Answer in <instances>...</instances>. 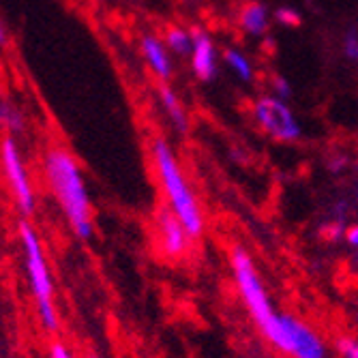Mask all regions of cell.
I'll return each mask as SVG.
<instances>
[{"label": "cell", "mask_w": 358, "mask_h": 358, "mask_svg": "<svg viewBox=\"0 0 358 358\" xmlns=\"http://www.w3.org/2000/svg\"><path fill=\"white\" fill-rule=\"evenodd\" d=\"M164 41L168 45V50L178 56V58H187L191 56L193 50V35H191V28L178 26V24H170L164 32Z\"/></svg>", "instance_id": "obj_14"}, {"label": "cell", "mask_w": 358, "mask_h": 358, "mask_svg": "<svg viewBox=\"0 0 358 358\" xmlns=\"http://www.w3.org/2000/svg\"><path fill=\"white\" fill-rule=\"evenodd\" d=\"M273 22H277L283 28H299V26H303V13L296 7L279 5L273 11Z\"/></svg>", "instance_id": "obj_15"}, {"label": "cell", "mask_w": 358, "mask_h": 358, "mask_svg": "<svg viewBox=\"0 0 358 358\" xmlns=\"http://www.w3.org/2000/svg\"><path fill=\"white\" fill-rule=\"evenodd\" d=\"M292 358H327V343L315 329L292 313H281V335L275 345Z\"/></svg>", "instance_id": "obj_6"}, {"label": "cell", "mask_w": 358, "mask_h": 358, "mask_svg": "<svg viewBox=\"0 0 358 358\" xmlns=\"http://www.w3.org/2000/svg\"><path fill=\"white\" fill-rule=\"evenodd\" d=\"M7 41V30L3 26V22H0V43H5Z\"/></svg>", "instance_id": "obj_22"}, {"label": "cell", "mask_w": 358, "mask_h": 358, "mask_svg": "<svg viewBox=\"0 0 358 358\" xmlns=\"http://www.w3.org/2000/svg\"><path fill=\"white\" fill-rule=\"evenodd\" d=\"M232 277L238 287V294L245 303L247 313L251 315L257 331L275 348L281 335V313L275 309L268 289L262 283L251 253L243 245H232L230 249Z\"/></svg>", "instance_id": "obj_3"}, {"label": "cell", "mask_w": 358, "mask_h": 358, "mask_svg": "<svg viewBox=\"0 0 358 358\" xmlns=\"http://www.w3.org/2000/svg\"><path fill=\"white\" fill-rule=\"evenodd\" d=\"M354 170H356V174H358V159L354 161Z\"/></svg>", "instance_id": "obj_23"}, {"label": "cell", "mask_w": 358, "mask_h": 358, "mask_svg": "<svg viewBox=\"0 0 358 358\" xmlns=\"http://www.w3.org/2000/svg\"><path fill=\"white\" fill-rule=\"evenodd\" d=\"M157 94H159V103H161V108H164L172 129L178 136H187L189 129H191V120H189L187 108L178 96V92L170 86V82H159Z\"/></svg>", "instance_id": "obj_11"}, {"label": "cell", "mask_w": 358, "mask_h": 358, "mask_svg": "<svg viewBox=\"0 0 358 358\" xmlns=\"http://www.w3.org/2000/svg\"><path fill=\"white\" fill-rule=\"evenodd\" d=\"M140 52L157 82H172L174 78V54L168 50L164 37L155 32H144L140 37Z\"/></svg>", "instance_id": "obj_10"}, {"label": "cell", "mask_w": 358, "mask_h": 358, "mask_svg": "<svg viewBox=\"0 0 358 358\" xmlns=\"http://www.w3.org/2000/svg\"><path fill=\"white\" fill-rule=\"evenodd\" d=\"M356 320H358V315H356Z\"/></svg>", "instance_id": "obj_25"}, {"label": "cell", "mask_w": 358, "mask_h": 358, "mask_svg": "<svg viewBox=\"0 0 358 358\" xmlns=\"http://www.w3.org/2000/svg\"><path fill=\"white\" fill-rule=\"evenodd\" d=\"M20 241L24 247V264H26V277L32 292V299L37 303V311L41 317L43 329L54 333L58 331V313L54 305V281L48 266V259L41 247V241L30 223L20 225Z\"/></svg>", "instance_id": "obj_4"}, {"label": "cell", "mask_w": 358, "mask_h": 358, "mask_svg": "<svg viewBox=\"0 0 358 358\" xmlns=\"http://www.w3.org/2000/svg\"><path fill=\"white\" fill-rule=\"evenodd\" d=\"M150 161H152L161 193H164V198H166V206L174 210V215L182 221V225L187 227L193 238H200L206 230V217L202 213L198 195H195L191 182L187 180L182 166L178 164L172 144L164 136L152 138Z\"/></svg>", "instance_id": "obj_2"}, {"label": "cell", "mask_w": 358, "mask_h": 358, "mask_svg": "<svg viewBox=\"0 0 358 358\" xmlns=\"http://www.w3.org/2000/svg\"><path fill=\"white\" fill-rule=\"evenodd\" d=\"M155 232H157V245L168 259L178 262L182 259L189 249L193 236L182 225V221L174 215L170 206H161L155 213Z\"/></svg>", "instance_id": "obj_8"}, {"label": "cell", "mask_w": 358, "mask_h": 358, "mask_svg": "<svg viewBox=\"0 0 358 358\" xmlns=\"http://www.w3.org/2000/svg\"><path fill=\"white\" fill-rule=\"evenodd\" d=\"M43 176L73 234L90 241L94 234L92 204L76 157L67 148H50L43 157Z\"/></svg>", "instance_id": "obj_1"}, {"label": "cell", "mask_w": 358, "mask_h": 358, "mask_svg": "<svg viewBox=\"0 0 358 358\" xmlns=\"http://www.w3.org/2000/svg\"><path fill=\"white\" fill-rule=\"evenodd\" d=\"M50 358H76V356L62 341H54L50 345Z\"/></svg>", "instance_id": "obj_20"}, {"label": "cell", "mask_w": 358, "mask_h": 358, "mask_svg": "<svg viewBox=\"0 0 358 358\" xmlns=\"http://www.w3.org/2000/svg\"><path fill=\"white\" fill-rule=\"evenodd\" d=\"M324 166H327V170L337 176V174H343L350 166H352V159L345 155V152H333L327 157V161H324Z\"/></svg>", "instance_id": "obj_18"}, {"label": "cell", "mask_w": 358, "mask_h": 358, "mask_svg": "<svg viewBox=\"0 0 358 358\" xmlns=\"http://www.w3.org/2000/svg\"><path fill=\"white\" fill-rule=\"evenodd\" d=\"M221 58L225 62V67L234 73V78H238V82H243V84H251L253 82V78H255L253 62H251V58L241 48H234V45L223 48Z\"/></svg>", "instance_id": "obj_13"}, {"label": "cell", "mask_w": 358, "mask_h": 358, "mask_svg": "<svg viewBox=\"0 0 358 358\" xmlns=\"http://www.w3.org/2000/svg\"><path fill=\"white\" fill-rule=\"evenodd\" d=\"M257 129L266 138L281 144H296L303 140L305 129L289 101H283L275 94H259L251 108Z\"/></svg>", "instance_id": "obj_5"}, {"label": "cell", "mask_w": 358, "mask_h": 358, "mask_svg": "<svg viewBox=\"0 0 358 358\" xmlns=\"http://www.w3.org/2000/svg\"><path fill=\"white\" fill-rule=\"evenodd\" d=\"M345 243L354 249H358V223H352L348 230H345Z\"/></svg>", "instance_id": "obj_21"}, {"label": "cell", "mask_w": 358, "mask_h": 358, "mask_svg": "<svg viewBox=\"0 0 358 358\" xmlns=\"http://www.w3.org/2000/svg\"><path fill=\"white\" fill-rule=\"evenodd\" d=\"M271 94L279 96V99H283V101H289L292 96H294V88H292V84L285 76L275 73L271 78Z\"/></svg>", "instance_id": "obj_17"}, {"label": "cell", "mask_w": 358, "mask_h": 358, "mask_svg": "<svg viewBox=\"0 0 358 358\" xmlns=\"http://www.w3.org/2000/svg\"><path fill=\"white\" fill-rule=\"evenodd\" d=\"M273 13L259 0H247L238 11V26L247 37H264L271 30Z\"/></svg>", "instance_id": "obj_12"}, {"label": "cell", "mask_w": 358, "mask_h": 358, "mask_svg": "<svg viewBox=\"0 0 358 358\" xmlns=\"http://www.w3.org/2000/svg\"><path fill=\"white\" fill-rule=\"evenodd\" d=\"M337 350L343 358H358V339L354 337H339Z\"/></svg>", "instance_id": "obj_19"}, {"label": "cell", "mask_w": 358, "mask_h": 358, "mask_svg": "<svg viewBox=\"0 0 358 358\" xmlns=\"http://www.w3.org/2000/svg\"><path fill=\"white\" fill-rule=\"evenodd\" d=\"M0 161H3L5 178L9 182V189L13 193V200H15L17 208L24 215H32V213H35V208H37L35 189H32V185H30L26 166H24L20 148H17L13 138H5L3 140V146H0Z\"/></svg>", "instance_id": "obj_7"}, {"label": "cell", "mask_w": 358, "mask_h": 358, "mask_svg": "<svg viewBox=\"0 0 358 358\" xmlns=\"http://www.w3.org/2000/svg\"><path fill=\"white\" fill-rule=\"evenodd\" d=\"M191 35H193V50H191V56H189L191 73L198 82L210 84L219 76V50H217L213 37L204 28L193 26Z\"/></svg>", "instance_id": "obj_9"}, {"label": "cell", "mask_w": 358, "mask_h": 358, "mask_svg": "<svg viewBox=\"0 0 358 358\" xmlns=\"http://www.w3.org/2000/svg\"><path fill=\"white\" fill-rule=\"evenodd\" d=\"M90 358H99V356H90Z\"/></svg>", "instance_id": "obj_24"}, {"label": "cell", "mask_w": 358, "mask_h": 358, "mask_svg": "<svg viewBox=\"0 0 358 358\" xmlns=\"http://www.w3.org/2000/svg\"><path fill=\"white\" fill-rule=\"evenodd\" d=\"M341 56L348 62L358 64V28L356 26H350L341 35Z\"/></svg>", "instance_id": "obj_16"}]
</instances>
